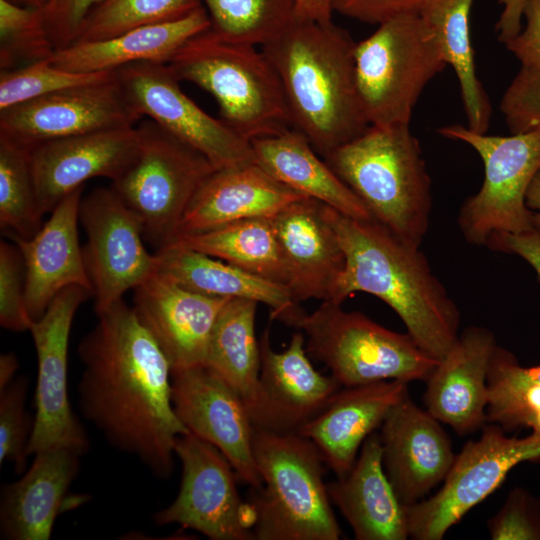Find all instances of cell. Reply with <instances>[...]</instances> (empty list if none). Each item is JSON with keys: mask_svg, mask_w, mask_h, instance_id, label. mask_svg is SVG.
I'll use <instances>...</instances> for the list:
<instances>
[{"mask_svg": "<svg viewBox=\"0 0 540 540\" xmlns=\"http://www.w3.org/2000/svg\"><path fill=\"white\" fill-rule=\"evenodd\" d=\"M308 355L322 362L341 387L386 380L427 381L439 360L408 334L391 331L342 304L323 301L299 328Z\"/></svg>", "mask_w": 540, "mask_h": 540, "instance_id": "obj_8", "label": "cell"}, {"mask_svg": "<svg viewBox=\"0 0 540 540\" xmlns=\"http://www.w3.org/2000/svg\"><path fill=\"white\" fill-rule=\"evenodd\" d=\"M174 411L188 432L217 447L240 480L261 486L252 451L253 424L242 397L206 365L171 373Z\"/></svg>", "mask_w": 540, "mask_h": 540, "instance_id": "obj_17", "label": "cell"}, {"mask_svg": "<svg viewBox=\"0 0 540 540\" xmlns=\"http://www.w3.org/2000/svg\"><path fill=\"white\" fill-rule=\"evenodd\" d=\"M407 393L408 383L401 380L341 387L298 433L317 446L337 478L343 477L354 465L365 439Z\"/></svg>", "mask_w": 540, "mask_h": 540, "instance_id": "obj_25", "label": "cell"}, {"mask_svg": "<svg viewBox=\"0 0 540 540\" xmlns=\"http://www.w3.org/2000/svg\"><path fill=\"white\" fill-rule=\"evenodd\" d=\"M208 29L209 16L202 6L175 21L138 27L107 39L74 43L55 51L51 61L59 68L78 73L116 71L137 62L167 64L188 40Z\"/></svg>", "mask_w": 540, "mask_h": 540, "instance_id": "obj_30", "label": "cell"}, {"mask_svg": "<svg viewBox=\"0 0 540 540\" xmlns=\"http://www.w3.org/2000/svg\"><path fill=\"white\" fill-rule=\"evenodd\" d=\"M167 66L179 81L211 94L220 118L246 140L291 128L279 77L256 46L225 41L208 29L188 40Z\"/></svg>", "mask_w": 540, "mask_h": 540, "instance_id": "obj_6", "label": "cell"}, {"mask_svg": "<svg viewBox=\"0 0 540 540\" xmlns=\"http://www.w3.org/2000/svg\"><path fill=\"white\" fill-rule=\"evenodd\" d=\"M29 379L16 377L0 390V465L8 461L16 473L26 467L27 447L34 428V419L25 409Z\"/></svg>", "mask_w": 540, "mask_h": 540, "instance_id": "obj_41", "label": "cell"}, {"mask_svg": "<svg viewBox=\"0 0 540 540\" xmlns=\"http://www.w3.org/2000/svg\"><path fill=\"white\" fill-rule=\"evenodd\" d=\"M355 44L332 21L297 18L262 46L279 77L291 128L322 158L370 126L356 84Z\"/></svg>", "mask_w": 540, "mask_h": 540, "instance_id": "obj_3", "label": "cell"}, {"mask_svg": "<svg viewBox=\"0 0 540 540\" xmlns=\"http://www.w3.org/2000/svg\"><path fill=\"white\" fill-rule=\"evenodd\" d=\"M182 476L175 500L156 512V525L179 524L211 540H252L254 517L235 469L214 445L188 432L175 443Z\"/></svg>", "mask_w": 540, "mask_h": 540, "instance_id": "obj_12", "label": "cell"}, {"mask_svg": "<svg viewBox=\"0 0 540 540\" xmlns=\"http://www.w3.org/2000/svg\"><path fill=\"white\" fill-rule=\"evenodd\" d=\"M423 0H331L332 11L369 24H381L397 16L419 13Z\"/></svg>", "mask_w": 540, "mask_h": 540, "instance_id": "obj_47", "label": "cell"}, {"mask_svg": "<svg viewBox=\"0 0 540 540\" xmlns=\"http://www.w3.org/2000/svg\"><path fill=\"white\" fill-rule=\"evenodd\" d=\"M494 540H540V510L525 490L510 492L502 508L488 521Z\"/></svg>", "mask_w": 540, "mask_h": 540, "instance_id": "obj_45", "label": "cell"}, {"mask_svg": "<svg viewBox=\"0 0 540 540\" xmlns=\"http://www.w3.org/2000/svg\"><path fill=\"white\" fill-rule=\"evenodd\" d=\"M486 421L505 429L529 427L540 433V383L498 345L487 374Z\"/></svg>", "mask_w": 540, "mask_h": 540, "instance_id": "obj_35", "label": "cell"}, {"mask_svg": "<svg viewBox=\"0 0 540 540\" xmlns=\"http://www.w3.org/2000/svg\"><path fill=\"white\" fill-rule=\"evenodd\" d=\"M527 374L535 381L540 383V365L525 367Z\"/></svg>", "mask_w": 540, "mask_h": 540, "instance_id": "obj_53", "label": "cell"}, {"mask_svg": "<svg viewBox=\"0 0 540 540\" xmlns=\"http://www.w3.org/2000/svg\"><path fill=\"white\" fill-rule=\"evenodd\" d=\"M210 31L235 43L261 45L274 40L296 19L295 0H200Z\"/></svg>", "mask_w": 540, "mask_h": 540, "instance_id": "obj_36", "label": "cell"}, {"mask_svg": "<svg viewBox=\"0 0 540 540\" xmlns=\"http://www.w3.org/2000/svg\"><path fill=\"white\" fill-rule=\"evenodd\" d=\"M260 372L256 399L249 410L253 427L275 433H298L341 388L312 365L305 336L296 330L288 347L276 352L266 328L259 340Z\"/></svg>", "mask_w": 540, "mask_h": 540, "instance_id": "obj_18", "label": "cell"}, {"mask_svg": "<svg viewBox=\"0 0 540 540\" xmlns=\"http://www.w3.org/2000/svg\"><path fill=\"white\" fill-rule=\"evenodd\" d=\"M251 145L256 163L291 189L345 216L373 220L361 200L296 130L252 140Z\"/></svg>", "mask_w": 540, "mask_h": 540, "instance_id": "obj_31", "label": "cell"}, {"mask_svg": "<svg viewBox=\"0 0 540 540\" xmlns=\"http://www.w3.org/2000/svg\"><path fill=\"white\" fill-rule=\"evenodd\" d=\"M18 360L14 353L9 352L0 356V390L7 387L15 378Z\"/></svg>", "mask_w": 540, "mask_h": 540, "instance_id": "obj_50", "label": "cell"}, {"mask_svg": "<svg viewBox=\"0 0 540 540\" xmlns=\"http://www.w3.org/2000/svg\"><path fill=\"white\" fill-rule=\"evenodd\" d=\"M104 0H49L42 9L45 26L56 49L76 42L90 13Z\"/></svg>", "mask_w": 540, "mask_h": 540, "instance_id": "obj_46", "label": "cell"}, {"mask_svg": "<svg viewBox=\"0 0 540 540\" xmlns=\"http://www.w3.org/2000/svg\"><path fill=\"white\" fill-rule=\"evenodd\" d=\"M498 37L520 62V67L540 71V0H516L512 10L500 16Z\"/></svg>", "mask_w": 540, "mask_h": 540, "instance_id": "obj_42", "label": "cell"}, {"mask_svg": "<svg viewBox=\"0 0 540 540\" xmlns=\"http://www.w3.org/2000/svg\"><path fill=\"white\" fill-rule=\"evenodd\" d=\"M29 149L0 135V226L4 233L32 237L43 225Z\"/></svg>", "mask_w": 540, "mask_h": 540, "instance_id": "obj_37", "label": "cell"}, {"mask_svg": "<svg viewBox=\"0 0 540 540\" xmlns=\"http://www.w3.org/2000/svg\"><path fill=\"white\" fill-rule=\"evenodd\" d=\"M116 75L139 119L149 117L204 155L215 169L255 162L251 142L191 100L167 64L137 62L116 70Z\"/></svg>", "mask_w": 540, "mask_h": 540, "instance_id": "obj_13", "label": "cell"}, {"mask_svg": "<svg viewBox=\"0 0 540 540\" xmlns=\"http://www.w3.org/2000/svg\"><path fill=\"white\" fill-rule=\"evenodd\" d=\"M169 246L201 252L287 287L288 272L271 218L244 219L180 235Z\"/></svg>", "mask_w": 540, "mask_h": 540, "instance_id": "obj_33", "label": "cell"}, {"mask_svg": "<svg viewBox=\"0 0 540 540\" xmlns=\"http://www.w3.org/2000/svg\"><path fill=\"white\" fill-rule=\"evenodd\" d=\"M297 18L318 22L332 21L331 0H295Z\"/></svg>", "mask_w": 540, "mask_h": 540, "instance_id": "obj_49", "label": "cell"}, {"mask_svg": "<svg viewBox=\"0 0 540 540\" xmlns=\"http://www.w3.org/2000/svg\"><path fill=\"white\" fill-rule=\"evenodd\" d=\"M138 146L139 132L133 126L55 139L30 148L32 174L43 215L89 179L115 180L133 160Z\"/></svg>", "mask_w": 540, "mask_h": 540, "instance_id": "obj_20", "label": "cell"}, {"mask_svg": "<svg viewBox=\"0 0 540 540\" xmlns=\"http://www.w3.org/2000/svg\"><path fill=\"white\" fill-rule=\"evenodd\" d=\"M372 219L420 247L432 210L431 179L409 124L370 125L324 158Z\"/></svg>", "mask_w": 540, "mask_h": 540, "instance_id": "obj_4", "label": "cell"}, {"mask_svg": "<svg viewBox=\"0 0 540 540\" xmlns=\"http://www.w3.org/2000/svg\"><path fill=\"white\" fill-rule=\"evenodd\" d=\"M540 460V433L508 437L497 424H485L481 437L464 445L431 497L403 506L409 537L441 540L445 533L524 461Z\"/></svg>", "mask_w": 540, "mask_h": 540, "instance_id": "obj_11", "label": "cell"}, {"mask_svg": "<svg viewBox=\"0 0 540 540\" xmlns=\"http://www.w3.org/2000/svg\"><path fill=\"white\" fill-rule=\"evenodd\" d=\"M133 290L132 307L171 373L206 365L215 321L230 298L195 293L158 272Z\"/></svg>", "mask_w": 540, "mask_h": 540, "instance_id": "obj_19", "label": "cell"}, {"mask_svg": "<svg viewBox=\"0 0 540 540\" xmlns=\"http://www.w3.org/2000/svg\"><path fill=\"white\" fill-rule=\"evenodd\" d=\"M7 1L17 4V5L35 8V9H43L49 2V0H7Z\"/></svg>", "mask_w": 540, "mask_h": 540, "instance_id": "obj_52", "label": "cell"}, {"mask_svg": "<svg viewBox=\"0 0 540 540\" xmlns=\"http://www.w3.org/2000/svg\"><path fill=\"white\" fill-rule=\"evenodd\" d=\"M526 204L533 212L536 227H540V170L537 172L528 188Z\"/></svg>", "mask_w": 540, "mask_h": 540, "instance_id": "obj_51", "label": "cell"}, {"mask_svg": "<svg viewBox=\"0 0 540 540\" xmlns=\"http://www.w3.org/2000/svg\"><path fill=\"white\" fill-rule=\"evenodd\" d=\"M79 222L87 236L83 258L100 313L154 275L158 257L148 252L140 221L111 187L82 196Z\"/></svg>", "mask_w": 540, "mask_h": 540, "instance_id": "obj_15", "label": "cell"}, {"mask_svg": "<svg viewBox=\"0 0 540 540\" xmlns=\"http://www.w3.org/2000/svg\"><path fill=\"white\" fill-rule=\"evenodd\" d=\"M331 502L358 540H405L409 537L404 507L382 462L378 433L363 442L359 456L343 477L327 483Z\"/></svg>", "mask_w": 540, "mask_h": 540, "instance_id": "obj_28", "label": "cell"}, {"mask_svg": "<svg viewBox=\"0 0 540 540\" xmlns=\"http://www.w3.org/2000/svg\"><path fill=\"white\" fill-rule=\"evenodd\" d=\"M252 451L261 486L248 504L257 540H338L341 529L324 481V459L299 433L253 429Z\"/></svg>", "mask_w": 540, "mask_h": 540, "instance_id": "obj_5", "label": "cell"}, {"mask_svg": "<svg viewBox=\"0 0 540 540\" xmlns=\"http://www.w3.org/2000/svg\"><path fill=\"white\" fill-rule=\"evenodd\" d=\"M474 0H423L419 15L441 44L447 64L459 82L468 128L487 133L491 118L489 97L476 73L470 14Z\"/></svg>", "mask_w": 540, "mask_h": 540, "instance_id": "obj_32", "label": "cell"}, {"mask_svg": "<svg viewBox=\"0 0 540 540\" xmlns=\"http://www.w3.org/2000/svg\"><path fill=\"white\" fill-rule=\"evenodd\" d=\"M257 305L245 298H230L225 303L215 321L206 359V366L242 397L248 412L256 399L260 372Z\"/></svg>", "mask_w": 540, "mask_h": 540, "instance_id": "obj_34", "label": "cell"}, {"mask_svg": "<svg viewBox=\"0 0 540 540\" xmlns=\"http://www.w3.org/2000/svg\"><path fill=\"white\" fill-rule=\"evenodd\" d=\"M33 320L26 307V274L15 243L0 242V324L11 331L30 329Z\"/></svg>", "mask_w": 540, "mask_h": 540, "instance_id": "obj_43", "label": "cell"}, {"mask_svg": "<svg viewBox=\"0 0 540 540\" xmlns=\"http://www.w3.org/2000/svg\"><path fill=\"white\" fill-rule=\"evenodd\" d=\"M200 0H104L85 20L75 43L111 38L131 29L181 19Z\"/></svg>", "mask_w": 540, "mask_h": 540, "instance_id": "obj_38", "label": "cell"}, {"mask_svg": "<svg viewBox=\"0 0 540 540\" xmlns=\"http://www.w3.org/2000/svg\"><path fill=\"white\" fill-rule=\"evenodd\" d=\"M499 108L511 133L540 130V71L520 67Z\"/></svg>", "mask_w": 540, "mask_h": 540, "instance_id": "obj_44", "label": "cell"}, {"mask_svg": "<svg viewBox=\"0 0 540 540\" xmlns=\"http://www.w3.org/2000/svg\"><path fill=\"white\" fill-rule=\"evenodd\" d=\"M447 65L441 44L418 13L379 24L354 47L356 84L369 124H409L423 90Z\"/></svg>", "mask_w": 540, "mask_h": 540, "instance_id": "obj_7", "label": "cell"}, {"mask_svg": "<svg viewBox=\"0 0 540 540\" xmlns=\"http://www.w3.org/2000/svg\"><path fill=\"white\" fill-rule=\"evenodd\" d=\"M137 129L136 155L110 187L136 215L144 240L157 252L173 242L189 203L216 169L153 120Z\"/></svg>", "mask_w": 540, "mask_h": 540, "instance_id": "obj_9", "label": "cell"}, {"mask_svg": "<svg viewBox=\"0 0 540 540\" xmlns=\"http://www.w3.org/2000/svg\"><path fill=\"white\" fill-rule=\"evenodd\" d=\"M55 51L42 9L0 0V70L50 59Z\"/></svg>", "mask_w": 540, "mask_h": 540, "instance_id": "obj_39", "label": "cell"}, {"mask_svg": "<svg viewBox=\"0 0 540 540\" xmlns=\"http://www.w3.org/2000/svg\"><path fill=\"white\" fill-rule=\"evenodd\" d=\"M305 197L274 178L256 161L216 169L189 203L176 237L239 220L271 218Z\"/></svg>", "mask_w": 540, "mask_h": 540, "instance_id": "obj_26", "label": "cell"}, {"mask_svg": "<svg viewBox=\"0 0 540 540\" xmlns=\"http://www.w3.org/2000/svg\"><path fill=\"white\" fill-rule=\"evenodd\" d=\"M157 272L180 286L206 296L245 298L271 308V319L298 329L307 314L289 289L234 265L191 249L168 246L155 252Z\"/></svg>", "mask_w": 540, "mask_h": 540, "instance_id": "obj_29", "label": "cell"}, {"mask_svg": "<svg viewBox=\"0 0 540 540\" xmlns=\"http://www.w3.org/2000/svg\"><path fill=\"white\" fill-rule=\"evenodd\" d=\"M72 285L61 290L45 313L33 321L31 332L37 356L34 428L27 455L63 447L84 455L90 441L68 397V345L74 316L91 296Z\"/></svg>", "mask_w": 540, "mask_h": 540, "instance_id": "obj_14", "label": "cell"}, {"mask_svg": "<svg viewBox=\"0 0 540 540\" xmlns=\"http://www.w3.org/2000/svg\"><path fill=\"white\" fill-rule=\"evenodd\" d=\"M496 346L490 330L470 326L459 334L426 381L427 411L460 435L487 422V374Z\"/></svg>", "mask_w": 540, "mask_h": 540, "instance_id": "obj_24", "label": "cell"}, {"mask_svg": "<svg viewBox=\"0 0 540 540\" xmlns=\"http://www.w3.org/2000/svg\"><path fill=\"white\" fill-rule=\"evenodd\" d=\"M438 133L471 146L484 165L482 186L464 201L457 219L468 243L485 246L495 232L520 233L536 227L526 194L540 170V130L493 136L452 124Z\"/></svg>", "mask_w": 540, "mask_h": 540, "instance_id": "obj_10", "label": "cell"}, {"mask_svg": "<svg viewBox=\"0 0 540 540\" xmlns=\"http://www.w3.org/2000/svg\"><path fill=\"white\" fill-rule=\"evenodd\" d=\"M116 71L78 73L41 60L11 70H0V110L63 89L91 84L114 77Z\"/></svg>", "mask_w": 540, "mask_h": 540, "instance_id": "obj_40", "label": "cell"}, {"mask_svg": "<svg viewBox=\"0 0 540 540\" xmlns=\"http://www.w3.org/2000/svg\"><path fill=\"white\" fill-rule=\"evenodd\" d=\"M34 455L28 471L2 487V539L48 540L78 474L81 456L70 449L55 447Z\"/></svg>", "mask_w": 540, "mask_h": 540, "instance_id": "obj_27", "label": "cell"}, {"mask_svg": "<svg viewBox=\"0 0 540 540\" xmlns=\"http://www.w3.org/2000/svg\"><path fill=\"white\" fill-rule=\"evenodd\" d=\"M138 120L115 74L0 110V135L30 149L55 139L133 127Z\"/></svg>", "mask_w": 540, "mask_h": 540, "instance_id": "obj_16", "label": "cell"}, {"mask_svg": "<svg viewBox=\"0 0 540 540\" xmlns=\"http://www.w3.org/2000/svg\"><path fill=\"white\" fill-rule=\"evenodd\" d=\"M84 186L65 196L30 238L5 233L18 247L25 265L26 307L33 321L64 288L77 285L91 292L79 244V207Z\"/></svg>", "mask_w": 540, "mask_h": 540, "instance_id": "obj_22", "label": "cell"}, {"mask_svg": "<svg viewBox=\"0 0 540 540\" xmlns=\"http://www.w3.org/2000/svg\"><path fill=\"white\" fill-rule=\"evenodd\" d=\"M323 213L345 254L329 301L342 304L355 292L376 296L394 310L424 352L443 359L459 336L460 311L420 247L374 220L345 216L324 203Z\"/></svg>", "mask_w": 540, "mask_h": 540, "instance_id": "obj_2", "label": "cell"}, {"mask_svg": "<svg viewBox=\"0 0 540 540\" xmlns=\"http://www.w3.org/2000/svg\"><path fill=\"white\" fill-rule=\"evenodd\" d=\"M485 246L492 251L521 257L540 280V227L520 233L495 232L489 236Z\"/></svg>", "mask_w": 540, "mask_h": 540, "instance_id": "obj_48", "label": "cell"}, {"mask_svg": "<svg viewBox=\"0 0 540 540\" xmlns=\"http://www.w3.org/2000/svg\"><path fill=\"white\" fill-rule=\"evenodd\" d=\"M272 224L288 272L287 288L296 303L330 300L345 267V254L323 213V203L309 197L292 202Z\"/></svg>", "mask_w": 540, "mask_h": 540, "instance_id": "obj_23", "label": "cell"}, {"mask_svg": "<svg viewBox=\"0 0 540 540\" xmlns=\"http://www.w3.org/2000/svg\"><path fill=\"white\" fill-rule=\"evenodd\" d=\"M97 316L78 346L79 409L113 447L169 478L176 440L188 433L173 408L170 364L123 299Z\"/></svg>", "mask_w": 540, "mask_h": 540, "instance_id": "obj_1", "label": "cell"}, {"mask_svg": "<svg viewBox=\"0 0 540 540\" xmlns=\"http://www.w3.org/2000/svg\"><path fill=\"white\" fill-rule=\"evenodd\" d=\"M385 473L403 506L422 500L445 479L455 455L439 421L407 393L381 424Z\"/></svg>", "mask_w": 540, "mask_h": 540, "instance_id": "obj_21", "label": "cell"}]
</instances>
